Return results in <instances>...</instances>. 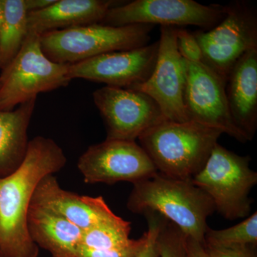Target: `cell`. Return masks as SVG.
Instances as JSON below:
<instances>
[{"label": "cell", "mask_w": 257, "mask_h": 257, "mask_svg": "<svg viewBox=\"0 0 257 257\" xmlns=\"http://www.w3.org/2000/svg\"><path fill=\"white\" fill-rule=\"evenodd\" d=\"M67 164L53 140L37 136L29 142L23 163L0 177V253L3 257H37L39 247L29 234L28 216L34 192L45 176Z\"/></svg>", "instance_id": "cell-1"}, {"label": "cell", "mask_w": 257, "mask_h": 257, "mask_svg": "<svg viewBox=\"0 0 257 257\" xmlns=\"http://www.w3.org/2000/svg\"><path fill=\"white\" fill-rule=\"evenodd\" d=\"M126 206L135 214L156 212L202 243L209 227L207 218L216 211L210 197L192 181L171 178L159 172L133 183Z\"/></svg>", "instance_id": "cell-2"}, {"label": "cell", "mask_w": 257, "mask_h": 257, "mask_svg": "<svg viewBox=\"0 0 257 257\" xmlns=\"http://www.w3.org/2000/svg\"><path fill=\"white\" fill-rule=\"evenodd\" d=\"M222 134L195 121L165 120L138 140L159 173L192 181L205 165Z\"/></svg>", "instance_id": "cell-3"}, {"label": "cell", "mask_w": 257, "mask_h": 257, "mask_svg": "<svg viewBox=\"0 0 257 257\" xmlns=\"http://www.w3.org/2000/svg\"><path fill=\"white\" fill-rule=\"evenodd\" d=\"M153 28L151 25L92 24L42 34L40 45L52 62L72 64L109 52L145 46Z\"/></svg>", "instance_id": "cell-4"}, {"label": "cell", "mask_w": 257, "mask_h": 257, "mask_svg": "<svg viewBox=\"0 0 257 257\" xmlns=\"http://www.w3.org/2000/svg\"><path fill=\"white\" fill-rule=\"evenodd\" d=\"M69 65L47 58L40 35L28 32L18 55L0 75V110H13L40 93L67 87L72 81Z\"/></svg>", "instance_id": "cell-5"}, {"label": "cell", "mask_w": 257, "mask_h": 257, "mask_svg": "<svg viewBox=\"0 0 257 257\" xmlns=\"http://www.w3.org/2000/svg\"><path fill=\"white\" fill-rule=\"evenodd\" d=\"M251 158L240 156L216 144L202 170L192 183L210 197L216 211L234 220L248 215L250 192L257 183V173L250 168Z\"/></svg>", "instance_id": "cell-6"}, {"label": "cell", "mask_w": 257, "mask_h": 257, "mask_svg": "<svg viewBox=\"0 0 257 257\" xmlns=\"http://www.w3.org/2000/svg\"><path fill=\"white\" fill-rule=\"evenodd\" d=\"M224 18L208 31H197L202 62L227 79L235 64L248 51L257 47L256 10L245 2L224 6Z\"/></svg>", "instance_id": "cell-7"}, {"label": "cell", "mask_w": 257, "mask_h": 257, "mask_svg": "<svg viewBox=\"0 0 257 257\" xmlns=\"http://www.w3.org/2000/svg\"><path fill=\"white\" fill-rule=\"evenodd\" d=\"M224 15V6L204 5L194 0H135L111 8L101 24L114 27L160 25L208 28L220 23Z\"/></svg>", "instance_id": "cell-8"}, {"label": "cell", "mask_w": 257, "mask_h": 257, "mask_svg": "<svg viewBox=\"0 0 257 257\" xmlns=\"http://www.w3.org/2000/svg\"><path fill=\"white\" fill-rule=\"evenodd\" d=\"M93 100L106 130V140L135 141L152 126L167 120L145 93L128 88L103 87Z\"/></svg>", "instance_id": "cell-9"}, {"label": "cell", "mask_w": 257, "mask_h": 257, "mask_svg": "<svg viewBox=\"0 0 257 257\" xmlns=\"http://www.w3.org/2000/svg\"><path fill=\"white\" fill-rule=\"evenodd\" d=\"M185 62L184 104L188 121L217 128L240 143L248 142L230 114L226 79L202 62Z\"/></svg>", "instance_id": "cell-10"}, {"label": "cell", "mask_w": 257, "mask_h": 257, "mask_svg": "<svg viewBox=\"0 0 257 257\" xmlns=\"http://www.w3.org/2000/svg\"><path fill=\"white\" fill-rule=\"evenodd\" d=\"M77 167L87 184H133L158 172L136 142L106 139L89 147L79 157Z\"/></svg>", "instance_id": "cell-11"}, {"label": "cell", "mask_w": 257, "mask_h": 257, "mask_svg": "<svg viewBox=\"0 0 257 257\" xmlns=\"http://www.w3.org/2000/svg\"><path fill=\"white\" fill-rule=\"evenodd\" d=\"M177 30L161 27L155 68L147 80L128 89L150 96L169 121L184 122L188 121L184 104L187 65L177 48Z\"/></svg>", "instance_id": "cell-12"}, {"label": "cell", "mask_w": 257, "mask_h": 257, "mask_svg": "<svg viewBox=\"0 0 257 257\" xmlns=\"http://www.w3.org/2000/svg\"><path fill=\"white\" fill-rule=\"evenodd\" d=\"M159 41L133 50L117 51L69 64V78L103 83L107 87L131 88L147 80L158 55Z\"/></svg>", "instance_id": "cell-13"}, {"label": "cell", "mask_w": 257, "mask_h": 257, "mask_svg": "<svg viewBox=\"0 0 257 257\" xmlns=\"http://www.w3.org/2000/svg\"><path fill=\"white\" fill-rule=\"evenodd\" d=\"M30 206L52 211L83 231L116 216L101 196H81L64 190L54 175L42 179Z\"/></svg>", "instance_id": "cell-14"}, {"label": "cell", "mask_w": 257, "mask_h": 257, "mask_svg": "<svg viewBox=\"0 0 257 257\" xmlns=\"http://www.w3.org/2000/svg\"><path fill=\"white\" fill-rule=\"evenodd\" d=\"M226 94L233 121L251 141L257 130V47L244 54L230 71Z\"/></svg>", "instance_id": "cell-15"}, {"label": "cell", "mask_w": 257, "mask_h": 257, "mask_svg": "<svg viewBox=\"0 0 257 257\" xmlns=\"http://www.w3.org/2000/svg\"><path fill=\"white\" fill-rule=\"evenodd\" d=\"M111 0H56L45 9L28 13V32L41 35L55 30L101 23L108 10L121 5Z\"/></svg>", "instance_id": "cell-16"}, {"label": "cell", "mask_w": 257, "mask_h": 257, "mask_svg": "<svg viewBox=\"0 0 257 257\" xmlns=\"http://www.w3.org/2000/svg\"><path fill=\"white\" fill-rule=\"evenodd\" d=\"M28 228L32 241L52 257H77L83 230L76 225L47 209L30 206Z\"/></svg>", "instance_id": "cell-17"}, {"label": "cell", "mask_w": 257, "mask_h": 257, "mask_svg": "<svg viewBox=\"0 0 257 257\" xmlns=\"http://www.w3.org/2000/svg\"><path fill=\"white\" fill-rule=\"evenodd\" d=\"M36 100L34 98L13 110H0V177L13 173L23 163Z\"/></svg>", "instance_id": "cell-18"}, {"label": "cell", "mask_w": 257, "mask_h": 257, "mask_svg": "<svg viewBox=\"0 0 257 257\" xmlns=\"http://www.w3.org/2000/svg\"><path fill=\"white\" fill-rule=\"evenodd\" d=\"M4 13L0 31V69L18 55L28 35V10L25 0H3Z\"/></svg>", "instance_id": "cell-19"}, {"label": "cell", "mask_w": 257, "mask_h": 257, "mask_svg": "<svg viewBox=\"0 0 257 257\" xmlns=\"http://www.w3.org/2000/svg\"><path fill=\"white\" fill-rule=\"evenodd\" d=\"M131 223L117 215L83 231L80 246L94 250L122 247L131 241Z\"/></svg>", "instance_id": "cell-20"}, {"label": "cell", "mask_w": 257, "mask_h": 257, "mask_svg": "<svg viewBox=\"0 0 257 257\" xmlns=\"http://www.w3.org/2000/svg\"><path fill=\"white\" fill-rule=\"evenodd\" d=\"M203 243L220 246L246 244L256 246V211L247 219L227 229L214 230L208 227Z\"/></svg>", "instance_id": "cell-21"}, {"label": "cell", "mask_w": 257, "mask_h": 257, "mask_svg": "<svg viewBox=\"0 0 257 257\" xmlns=\"http://www.w3.org/2000/svg\"><path fill=\"white\" fill-rule=\"evenodd\" d=\"M158 241L160 257H189L187 235L165 217L161 226Z\"/></svg>", "instance_id": "cell-22"}, {"label": "cell", "mask_w": 257, "mask_h": 257, "mask_svg": "<svg viewBox=\"0 0 257 257\" xmlns=\"http://www.w3.org/2000/svg\"><path fill=\"white\" fill-rule=\"evenodd\" d=\"M147 240L146 231L140 239H131L128 244L122 247L94 250L80 246L77 253V257H136L145 246Z\"/></svg>", "instance_id": "cell-23"}, {"label": "cell", "mask_w": 257, "mask_h": 257, "mask_svg": "<svg viewBox=\"0 0 257 257\" xmlns=\"http://www.w3.org/2000/svg\"><path fill=\"white\" fill-rule=\"evenodd\" d=\"M148 224L147 240L143 249L136 257H160L158 236L162 226L163 216L156 212L144 213Z\"/></svg>", "instance_id": "cell-24"}, {"label": "cell", "mask_w": 257, "mask_h": 257, "mask_svg": "<svg viewBox=\"0 0 257 257\" xmlns=\"http://www.w3.org/2000/svg\"><path fill=\"white\" fill-rule=\"evenodd\" d=\"M177 48L184 60L192 62H202V52L192 32L185 29L177 28Z\"/></svg>", "instance_id": "cell-25"}, {"label": "cell", "mask_w": 257, "mask_h": 257, "mask_svg": "<svg viewBox=\"0 0 257 257\" xmlns=\"http://www.w3.org/2000/svg\"><path fill=\"white\" fill-rule=\"evenodd\" d=\"M204 257H256V245L212 246L202 243Z\"/></svg>", "instance_id": "cell-26"}, {"label": "cell", "mask_w": 257, "mask_h": 257, "mask_svg": "<svg viewBox=\"0 0 257 257\" xmlns=\"http://www.w3.org/2000/svg\"><path fill=\"white\" fill-rule=\"evenodd\" d=\"M55 1L56 0H25V3L28 13H31L45 9L53 4Z\"/></svg>", "instance_id": "cell-27"}, {"label": "cell", "mask_w": 257, "mask_h": 257, "mask_svg": "<svg viewBox=\"0 0 257 257\" xmlns=\"http://www.w3.org/2000/svg\"><path fill=\"white\" fill-rule=\"evenodd\" d=\"M187 246L189 257H204L202 243L187 236Z\"/></svg>", "instance_id": "cell-28"}, {"label": "cell", "mask_w": 257, "mask_h": 257, "mask_svg": "<svg viewBox=\"0 0 257 257\" xmlns=\"http://www.w3.org/2000/svg\"><path fill=\"white\" fill-rule=\"evenodd\" d=\"M3 13H4V3L3 0H0V31H1L2 24H3Z\"/></svg>", "instance_id": "cell-29"}, {"label": "cell", "mask_w": 257, "mask_h": 257, "mask_svg": "<svg viewBox=\"0 0 257 257\" xmlns=\"http://www.w3.org/2000/svg\"><path fill=\"white\" fill-rule=\"evenodd\" d=\"M0 257H3V256H2L1 253H0Z\"/></svg>", "instance_id": "cell-30"}]
</instances>
